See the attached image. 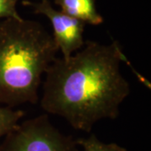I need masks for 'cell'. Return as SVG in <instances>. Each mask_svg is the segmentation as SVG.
<instances>
[{
	"label": "cell",
	"instance_id": "cell-1",
	"mask_svg": "<svg viewBox=\"0 0 151 151\" xmlns=\"http://www.w3.org/2000/svg\"><path fill=\"white\" fill-rule=\"evenodd\" d=\"M126 59L116 40H92L67 58H55L45 71L40 105L77 130L90 133L97 122L116 119L129 95V82L121 70Z\"/></svg>",
	"mask_w": 151,
	"mask_h": 151
},
{
	"label": "cell",
	"instance_id": "cell-2",
	"mask_svg": "<svg viewBox=\"0 0 151 151\" xmlns=\"http://www.w3.org/2000/svg\"><path fill=\"white\" fill-rule=\"evenodd\" d=\"M58 51L52 35L39 22L0 20V104H36L43 75Z\"/></svg>",
	"mask_w": 151,
	"mask_h": 151
},
{
	"label": "cell",
	"instance_id": "cell-3",
	"mask_svg": "<svg viewBox=\"0 0 151 151\" xmlns=\"http://www.w3.org/2000/svg\"><path fill=\"white\" fill-rule=\"evenodd\" d=\"M76 139L60 132L44 113L28 119L4 135L0 151H78Z\"/></svg>",
	"mask_w": 151,
	"mask_h": 151
},
{
	"label": "cell",
	"instance_id": "cell-4",
	"mask_svg": "<svg viewBox=\"0 0 151 151\" xmlns=\"http://www.w3.org/2000/svg\"><path fill=\"white\" fill-rule=\"evenodd\" d=\"M23 4L32 8L35 14H43L50 19L53 28L52 36L62 57L67 58L84 46V22L55 9L49 0H42L40 3L25 0L23 1Z\"/></svg>",
	"mask_w": 151,
	"mask_h": 151
},
{
	"label": "cell",
	"instance_id": "cell-5",
	"mask_svg": "<svg viewBox=\"0 0 151 151\" xmlns=\"http://www.w3.org/2000/svg\"><path fill=\"white\" fill-rule=\"evenodd\" d=\"M61 11L85 24L99 25L103 23V16L97 12L96 0H55Z\"/></svg>",
	"mask_w": 151,
	"mask_h": 151
},
{
	"label": "cell",
	"instance_id": "cell-6",
	"mask_svg": "<svg viewBox=\"0 0 151 151\" xmlns=\"http://www.w3.org/2000/svg\"><path fill=\"white\" fill-rule=\"evenodd\" d=\"M24 115L25 112L21 109L0 107V138L15 128Z\"/></svg>",
	"mask_w": 151,
	"mask_h": 151
},
{
	"label": "cell",
	"instance_id": "cell-7",
	"mask_svg": "<svg viewBox=\"0 0 151 151\" xmlns=\"http://www.w3.org/2000/svg\"><path fill=\"white\" fill-rule=\"evenodd\" d=\"M76 143L83 148V151H127L125 148L115 143H103L95 134H91L88 138L77 139Z\"/></svg>",
	"mask_w": 151,
	"mask_h": 151
},
{
	"label": "cell",
	"instance_id": "cell-8",
	"mask_svg": "<svg viewBox=\"0 0 151 151\" xmlns=\"http://www.w3.org/2000/svg\"><path fill=\"white\" fill-rule=\"evenodd\" d=\"M18 1L19 0H0V19H23L17 12Z\"/></svg>",
	"mask_w": 151,
	"mask_h": 151
}]
</instances>
